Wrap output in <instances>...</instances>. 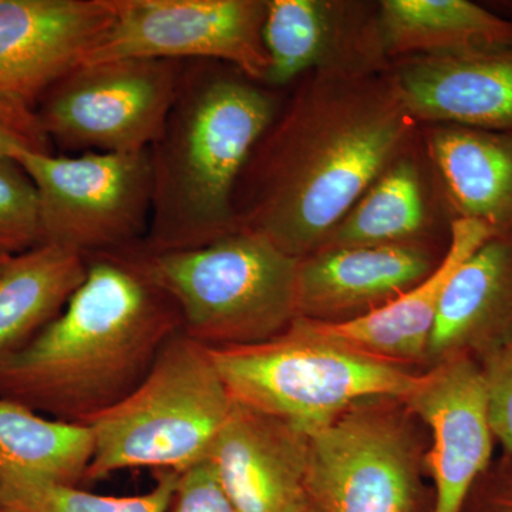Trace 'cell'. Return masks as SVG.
Masks as SVG:
<instances>
[{"label": "cell", "mask_w": 512, "mask_h": 512, "mask_svg": "<svg viewBox=\"0 0 512 512\" xmlns=\"http://www.w3.org/2000/svg\"><path fill=\"white\" fill-rule=\"evenodd\" d=\"M511 342L512 231L488 238L451 276L426 360L468 355L483 363Z\"/></svg>", "instance_id": "17"}, {"label": "cell", "mask_w": 512, "mask_h": 512, "mask_svg": "<svg viewBox=\"0 0 512 512\" xmlns=\"http://www.w3.org/2000/svg\"><path fill=\"white\" fill-rule=\"evenodd\" d=\"M413 417L402 400L375 397L309 433L308 494L313 508L419 512L426 454Z\"/></svg>", "instance_id": "7"}, {"label": "cell", "mask_w": 512, "mask_h": 512, "mask_svg": "<svg viewBox=\"0 0 512 512\" xmlns=\"http://www.w3.org/2000/svg\"><path fill=\"white\" fill-rule=\"evenodd\" d=\"M180 474L158 473L153 490L114 497L55 483L0 484V507L5 512H168Z\"/></svg>", "instance_id": "24"}, {"label": "cell", "mask_w": 512, "mask_h": 512, "mask_svg": "<svg viewBox=\"0 0 512 512\" xmlns=\"http://www.w3.org/2000/svg\"><path fill=\"white\" fill-rule=\"evenodd\" d=\"M281 104L276 90L237 67L184 63L163 134L150 148L153 201L143 254L205 247L239 231L238 180Z\"/></svg>", "instance_id": "3"}, {"label": "cell", "mask_w": 512, "mask_h": 512, "mask_svg": "<svg viewBox=\"0 0 512 512\" xmlns=\"http://www.w3.org/2000/svg\"><path fill=\"white\" fill-rule=\"evenodd\" d=\"M205 463L235 512L313 508L309 436L288 421L234 402Z\"/></svg>", "instance_id": "14"}, {"label": "cell", "mask_w": 512, "mask_h": 512, "mask_svg": "<svg viewBox=\"0 0 512 512\" xmlns=\"http://www.w3.org/2000/svg\"><path fill=\"white\" fill-rule=\"evenodd\" d=\"M168 512H235L207 463L180 474Z\"/></svg>", "instance_id": "28"}, {"label": "cell", "mask_w": 512, "mask_h": 512, "mask_svg": "<svg viewBox=\"0 0 512 512\" xmlns=\"http://www.w3.org/2000/svg\"><path fill=\"white\" fill-rule=\"evenodd\" d=\"M292 86L245 164L234 210L239 231L301 259L413 146L420 124L386 72L309 73Z\"/></svg>", "instance_id": "1"}, {"label": "cell", "mask_w": 512, "mask_h": 512, "mask_svg": "<svg viewBox=\"0 0 512 512\" xmlns=\"http://www.w3.org/2000/svg\"><path fill=\"white\" fill-rule=\"evenodd\" d=\"M444 254L430 245L319 249L299 259L298 318L319 323L363 318L420 284Z\"/></svg>", "instance_id": "16"}, {"label": "cell", "mask_w": 512, "mask_h": 512, "mask_svg": "<svg viewBox=\"0 0 512 512\" xmlns=\"http://www.w3.org/2000/svg\"><path fill=\"white\" fill-rule=\"evenodd\" d=\"M178 330L180 313L138 248L89 256L63 312L0 355V399L84 424L133 392Z\"/></svg>", "instance_id": "2"}, {"label": "cell", "mask_w": 512, "mask_h": 512, "mask_svg": "<svg viewBox=\"0 0 512 512\" xmlns=\"http://www.w3.org/2000/svg\"><path fill=\"white\" fill-rule=\"evenodd\" d=\"M185 62L114 59L80 64L36 107L50 143L62 150L140 153L153 147Z\"/></svg>", "instance_id": "9"}, {"label": "cell", "mask_w": 512, "mask_h": 512, "mask_svg": "<svg viewBox=\"0 0 512 512\" xmlns=\"http://www.w3.org/2000/svg\"><path fill=\"white\" fill-rule=\"evenodd\" d=\"M116 19V0H0V99L36 110Z\"/></svg>", "instance_id": "13"}, {"label": "cell", "mask_w": 512, "mask_h": 512, "mask_svg": "<svg viewBox=\"0 0 512 512\" xmlns=\"http://www.w3.org/2000/svg\"><path fill=\"white\" fill-rule=\"evenodd\" d=\"M232 404L208 349L178 330L133 392L84 423L94 441L84 481L133 468L185 473L207 460Z\"/></svg>", "instance_id": "4"}, {"label": "cell", "mask_w": 512, "mask_h": 512, "mask_svg": "<svg viewBox=\"0 0 512 512\" xmlns=\"http://www.w3.org/2000/svg\"><path fill=\"white\" fill-rule=\"evenodd\" d=\"M232 400L306 434L375 397L403 400L420 373L325 338L303 318L255 345L208 349Z\"/></svg>", "instance_id": "5"}, {"label": "cell", "mask_w": 512, "mask_h": 512, "mask_svg": "<svg viewBox=\"0 0 512 512\" xmlns=\"http://www.w3.org/2000/svg\"><path fill=\"white\" fill-rule=\"evenodd\" d=\"M0 512H5V511H3V508H2V507H0Z\"/></svg>", "instance_id": "32"}, {"label": "cell", "mask_w": 512, "mask_h": 512, "mask_svg": "<svg viewBox=\"0 0 512 512\" xmlns=\"http://www.w3.org/2000/svg\"><path fill=\"white\" fill-rule=\"evenodd\" d=\"M431 431L424 468L433 478L431 512H463L468 494L493 461L495 441L483 369L474 357L441 360L402 400Z\"/></svg>", "instance_id": "11"}, {"label": "cell", "mask_w": 512, "mask_h": 512, "mask_svg": "<svg viewBox=\"0 0 512 512\" xmlns=\"http://www.w3.org/2000/svg\"><path fill=\"white\" fill-rule=\"evenodd\" d=\"M480 365L495 441L512 454V342Z\"/></svg>", "instance_id": "26"}, {"label": "cell", "mask_w": 512, "mask_h": 512, "mask_svg": "<svg viewBox=\"0 0 512 512\" xmlns=\"http://www.w3.org/2000/svg\"><path fill=\"white\" fill-rule=\"evenodd\" d=\"M6 259H8V258H6ZM3 261H5V259H0V265L3 264Z\"/></svg>", "instance_id": "31"}, {"label": "cell", "mask_w": 512, "mask_h": 512, "mask_svg": "<svg viewBox=\"0 0 512 512\" xmlns=\"http://www.w3.org/2000/svg\"><path fill=\"white\" fill-rule=\"evenodd\" d=\"M15 160L39 195L42 245L86 258L143 245L153 201L150 150L79 156L23 151Z\"/></svg>", "instance_id": "8"}, {"label": "cell", "mask_w": 512, "mask_h": 512, "mask_svg": "<svg viewBox=\"0 0 512 512\" xmlns=\"http://www.w3.org/2000/svg\"><path fill=\"white\" fill-rule=\"evenodd\" d=\"M23 151L53 153L52 143L35 110L0 99V157L16 158Z\"/></svg>", "instance_id": "27"}, {"label": "cell", "mask_w": 512, "mask_h": 512, "mask_svg": "<svg viewBox=\"0 0 512 512\" xmlns=\"http://www.w3.org/2000/svg\"><path fill=\"white\" fill-rule=\"evenodd\" d=\"M426 164L424 150L417 153L416 144L407 148L367 188L320 249L429 245L434 229L450 234L453 214L448 207H434Z\"/></svg>", "instance_id": "20"}, {"label": "cell", "mask_w": 512, "mask_h": 512, "mask_svg": "<svg viewBox=\"0 0 512 512\" xmlns=\"http://www.w3.org/2000/svg\"><path fill=\"white\" fill-rule=\"evenodd\" d=\"M463 512H512V454L491 461L471 488Z\"/></svg>", "instance_id": "29"}, {"label": "cell", "mask_w": 512, "mask_h": 512, "mask_svg": "<svg viewBox=\"0 0 512 512\" xmlns=\"http://www.w3.org/2000/svg\"><path fill=\"white\" fill-rule=\"evenodd\" d=\"M493 235L478 222L454 220L450 244L440 264L410 291L383 308L349 322L306 320L319 335L387 362L409 367L426 360L427 346L448 281L461 262Z\"/></svg>", "instance_id": "19"}, {"label": "cell", "mask_w": 512, "mask_h": 512, "mask_svg": "<svg viewBox=\"0 0 512 512\" xmlns=\"http://www.w3.org/2000/svg\"><path fill=\"white\" fill-rule=\"evenodd\" d=\"M309 512H319V511H318V510H316V508H312V510H311V511H309Z\"/></svg>", "instance_id": "30"}, {"label": "cell", "mask_w": 512, "mask_h": 512, "mask_svg": "<svg viewBox=\"0 0 512 512\" xmlns=\"http://www.w3.org/2000/svg\"><path fill=\"white\" fill-rule=\"evenodd\" d=\"M42 245L39 195L15 158L0 157V259Z\"/></svg>", "instance_id": "25"}, {"label": "cell", "mask_w": 512, "mask_h": 512, "mask_svg": "<svg viewBox=\"0 0 512 512\" xmlns=\"http://www.w3.org/2000/svg\"><path fill=\"white\" fill-rule=\"evenodd\" d=\"M87 275V258L39 245L0 265V355L28 343L55 320Z\"/></svg>", "instance_id": "22"}, {"label": "cell", "mask_w": 512, "mask_h": 512, "mask_svg": "<svg viewBox=\"0 0 512 512\" xmlns=\"http://www.w3.org/2000/svg\"><path fill=\"white\" fill-rule=\"evenodd\" d=\"M94 450L86 424L52 419L0 399V484L84 481Z\"/></svg>", "instance_id": "23"}, {"label": "cell", "mask_w": 512, "mask_h": 512, "mask_svg": "<svg viewBox=\"0 0 512 512\" xmlns=\"http://www.w3.org/2000/svg\"><path fill=\"white\" fill-rule=\"evenodd\" d=\"M266 0H116V19L83 63L208 60L266 83ZM266 86V84H265Z\"/></svg>", "instance_id": "10"}, {"label": "cell", "mask_w": 512, "mask_h": 512, "mask_svg": "<svg viewBox=\"0 0 512 512\" xmlns=\"http://www.w3.org/2000/svg\"><path fill=\"white\" fill-rule=\"evenodd\" d=\"M379 23L390 63L512 45V20L468 0H382Z\"/></svg>", "instance_id": "21"}, {"label": "cell", "mask_w": 512, "mask_h": 512, "mask_svg": "<svg viewBox=\"0 0 512 512\" xmlns=\"http://www.w3.org/2000/svg\"><path fill=\"white\" fill-rule=\"evenodd\" d=\"M419 136L454 220L512 231V133L421 124Z\"/></svg>", "instance_id": "18"}, {"label": "cell", "mask_w": 512, "mask_h": 512, "mask_svg": "<svg viewBox=\"0 0 512 512\" xmlns=\"http://www.w3.org/2000/svg\"><path fill=\"white\" fill-rule=\"evenodd\" d=\"M387 79L420 124L512 133V45L393 60Z\"/></svg>", "instance_id": "15"}, {"label": "cell", "mask_w": 512, "mask_h": 512, "mask_svg": "<svg viewBox=\"0 0 512 512\" xmlns=\"http://www.w3.org/2000/svg\"><path fill=\"white\" fill-rule=\"evenodd\" d=\"M266 86H292L309 73L377 74L389 69L379 2L266 0Z\"/></svg>", "instance_id": "12"}, {"label": "cell", "mask_w": 512, "mask_h": 512, "mask_svg": "<svg viewBox=\"0 0 512 512\" xmlns=\"http://www.w3.org/2000/svg\"><path fill=\"white\" fill-rule=\"evenodd\" d=\"M140 254L180 313L181 330L204 348L265 342L298 318L299 259L264 237L238 231L205 247Z\"/></svg>", "instance_id": "6"}]
</instances>
